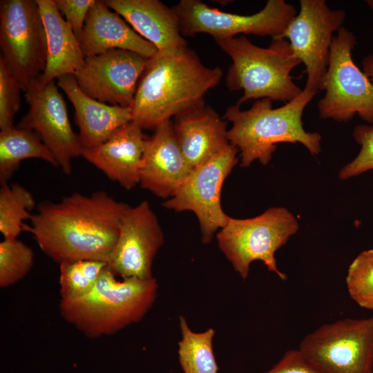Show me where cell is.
Returning a JSON list of instances; mask_svg holds the SVG:
<instances>
[{"instance_id":"obj_1","label":"cell","mask_w":373,"mask_h":373,"mask_svg":"<svg viewBox=\"0 0 373 373\" xmlns=\"http://www.w3.org/2000/svg\"><path fill=\"white\" fill-rule=\"evenodd\" d=\"M128 207L104 191L88 195L75 192L59 202H41L23 230L59 265L80 260L106 262Z\"/></svg>"},{"instance_id":"obj_2","label":"cell","mask_w":373,"mask_h":373,"mask_svg":"<svg viewBox=\"0 0 373 373\" xmlns=\"http://www.w3.org/2000/svg\"><path fill=\"white\" fill-rule=\"evenodd\" d=\"M223 75L207 67L188 46L157 50L149 57L140 78L131 107L132 122L142 129L204 103V96Z\"/></svg>"},{"instance_id":"obj_3","label":"cell","mask_w":373,"mask_h":373,"mask_svg":"<svg viewBox=\"0 0 373 373\" xmlns=\"http://www.w3.org/2000/svg\"><path fill=\"white\" fill-rule=\"evenodd\" d=\"M316 93L303 89L292 101L273 108L268 98L256 100L247 111L229 106L224 119L231 122L228 140L240 152V166L248 167L255 160L262 165L270 162L278 143H300L312 155L321 151V135L307 132L302 117Z\"/></svg>"},{"instance_id":"obj_4","label":"cell","mask_w":373,"mask_h":373,"mask_svg":"<svg viewBox=\"0 0 373 373\" xmlns=\"http://www.w3.org/2000/svg\"><path fill=\"white\" fill-rule=\"evenodd\" d=\"M158 285L155 278H122L106 266L94 288L84 296L61 299V315L90 338L113 334L140 321L153 305Z\"/></svg>"},{"instance_id":"obj_5","label":"cell","mask_w":373,"mask_h":373,"mask_svg":"<svg viewBox=\"0 0 373 373\" xmlns=\"http://www.w3.org/2000/svg\"><path fill=\"white\" fill-rule=\"evenodd\" d=\"M215 41L232 61L226 76L227 87L230 91H243L238 106L264 98L286 104L302 93L291 76L301 61L287 39L272 38L266 48L254 44L244 35Z\"/></svg>"},{"instance_id":"obj_6","label":"cell","mask_w":373,"mask_h":373,"mask_svg":"<svg viewBox=\"0 0 373 373\" xmlns=\"http://www.w3.org/2000/svg\"><path fill=\"white\" fill-rule=\"evenodd\" d=\"M298 229L294 215L283 207H271L251 218L229 217L217 233L220 249L244 279L249 276L250 265L262 261L269 271L286 280L275 258L276 251L287 243Z\"/></svg>"},{"instance_id":"obj_7","label":"cell","mask_w":373,"mask_h":373,"mask_svg":"<svg viewBox=\"0 0 373 373\" xmlns=\"http://www.w3.org/2000/svg\"><path fill=\"white\" fill-rule=\"evenodd\" d=\"M356 45L355 35L345 27L334 37L323 83L325 95L317 104L322 119L347 122L358 115L373 124V84L353 60Z\"/></svg>"},{"instance_id":"obj_8","label":"cell","mask_w":373,"mask_h":373,"mask_svg":"<svg viewBox=\"0 0 373 373\" xmlns=\"http://www.w3.org/2000/svg\"><path fill=\"white\" fill-rule=\"evenodd\" d=\"M298 350L323 373H373V316L322 325L303 338Z\"/></svg>"},{"instance_id":"obj_9","label":"cell","mask_w":373,"mask_h":373,"mask_svg":"<svg viewBox=\"0 0 373 373\" xmlns=\"http://www.w3.org/2000/svg\"><path fill=\"white\" fill-rule=\"evenodd\" d=\"M172 8L184 37L206 33L214 40L240 35L280 37L296 15L295 7L284 0H269L261 10L250 15L222 12L200 0H181Z\"/></svg>"},{"instance_id":"obj_10","label":"cell","mask_w":373,"mask_h":373,"mask_svg":"<svg viewBox=\"0 0 373 373\" xmlns=\"http://www.w3.org/2000/svg\"><path fill=\"white\" fill-rule=\"evenodd\" d=\"M0 48L25 92L46 64V35L36 0L0 1Z\"/></svg>"},{"instance_id":"obj_11","label":"cell","mask_w":373,"mask_h":373,"mask_svg":"<svg viewBox=\"0 0 373 373\" xmlns=\"http://www.w3.org/2000/svg\"><path fill=\"white\" fill-rule=\"evenodd\" d=\"M346 13L331 9L324 0H300V11L280 37L287 39L292 51L306 68V90H322L328 68L334 34L343 26Z\"/></svg>"},{"instance_id":"obj_12","label":"cell","mask_w":373,"mask_h":373,"mask_svg":"<svg viewBox=\"0 0 373 373\" xmlns=\"http://www.w3.org/2000/svg\"><path fill=\"white\" fill-rule=\"evenodd\" d=\"M238 149L231 144L194 168L175 193L163 207L178 212L191 211L196 216L203 243L227 224L229 216L222 209L221 191L225 179L237 164Z\"/></svg>"},{"instance_id":"obj_13","label":"cell","mask_w":373,"mask_h":373,"mask_svg":"<svg viewBox=\"0 0 373 373\" xmlns=\"http://www.w3.org/2000/svg\"><path fill=\"white\" fill-rule=\"evenodd\" d=\"M29 109L17 127L34 131L55 156L66 175L72 172V160L82 156L84 147L71 126L66 102L52 81L42 84L33 79L25 91Z\"/></svg>"},{"instance_id":"obj_14","label":"cell","mask_w":373,"mask_h":373,"mask_svg":"<svg viewBox=\"0 0 373 373\" xmlns=\"http://www.w3.org/2000/svg\"><path fill=\"white\" fill-rule=\"evenodd\" d=\"M149 58L131 50L111 49L85 57L84 64L73 76L79 88L91 98L131 108Z\"/></svg>"},{"instance_id":"obj_15","label":"cell","mask_w":373,"mask_h":373,"mask_svg":"<svg viewBox=\"0 0 373 373\" xmlns=\"http://www.w3.org/2000/svg\"><path fill=\"white\" fill-rule=\"evenodd\" d=\"M163 243L158 220L148 201H142L122 216L107 266L122 278H151L153 262Z\"/></svg>"},{"instance_id":"obj_16","label":"cell","mask_w":373,"mask_h":373,"mask_svg":"<svg viewBox=\"0 0 373 373\" xmlns=\"http://www.w3.org/2000/svg\"><path fill=\"white\" fill-rule=\"evenodd\" d=\"M145 142L140 184L160 198H171L193 169L178 143L171 119L160 123Z\"/></svg>"},{"instance_id":"obj_17","label":"cell","mask_w":373,"mask_h":373,"mask_svg":"<svg viewBox=\"0 0 373 373\" xmlns=\"http://www.w3.org/2000/svg\"><path fill=\"white\" fill-rule=\"evenodd\" d=\"M133 122L118 128L107 140L82 156L111 180L131 190L140 183V172L146 137Z\"/></svg>"},{"instance_id":"obj_18","label":"cell","mask_w":373,"mask_h":373,"mask_svg":"<svg viewBox=\"0 0 373 373\" xmlns=\"http://www.w3.org/2000/svg\"><path fill=\"white\" fill-rule=\"evenodd\" d=\"M173 119V127L178 143L193 169L230 145L227 120L205 103Z\"/></svg>"},{"instance_id":"obj_19","label":"cell","mask_w":373,"mask_h":373,"mask_svg":"<svg viewBox=\"0 0 373 373\" xmlns=\"http://www.w3.org/2000/svg\"><path fill=\"white\" fill-rule=\"evenodd\" d=\"M78 40L85 57L123 49L151 57L158 50L102 0H95L90 8Z\"/></svg>"},{"instance_id":"obj_20","label":"cell","mask_w":373,"mask_h":373,"mask_svg":"<svg viewBox=\"0 0 373 373\" xmlns=\"http://www.w3.org/2000/svg\"><path fill=\"white\" fill-rule=\"evenodd\" d=\"M57 86L74 107L78 135L84 149L99 145L132 121L131 108L109 105L91 98L79 88L73 75L59 77Z\"/></svg>"},{"instance_id":"obj_21","label":"cell","mask_w":373,"mask_h":373,"mask_svg":"<svg viewBox=\"0 0 373 373\" xmlns=\"http://www.w3.org/2000/svg\"><path fill=\"white\" fill-rule=\"evenodd\" d=\"M143 38L158 50L188 46L173 10L159 0H105Z\"/></svg>"},{"instance_id":"obj_22","label":"cell","mask_w":373,"mask_h":373,"mask_svg":"<svg viewBox=\"0 0 373 373\" xmlns=\"http://www.w3.org/2000/svg\"><path fill=\"white\" fill-rule=\"evenodd\" d=\"M36 1L47 41L46 67L38 79L46 84L63 75H74L84 64L85 56L78 39L57 8L54 0Z\"/></svg>"},{"instance_id":"obj_23","label":"cell","mask_w":373,"mask_h":373,"mask_svg":"<svg viewBox=\"0 0 373 373\" xmlns=\"http://www.w3.org/2000/svg\"><path fill=\"white\" fill-rule=\"evenodd\" d=\"M43 160L53 166L58 163L48 148L32 131L12 126L0 131V182H8L21 161Z\"/></svg>"},{"instance_id":"obj_24","label":"cell","mask_w":373,"mask_h":373,"mask_svg":"<svg viewBox=\"0 0 373 373\" xmlns=\"http://www.w3.org/2000/svg\"><path fill=\"white\" fill-rule=\"evenodd\" d=\"M182 339L178 342L179 361L184 373H218V367L213 350L215 330L194 332L180 316Z\"/></svg>"},{"instance_id":"obj_25","label":"cell","mask_w":373,"mask_h":373,"mask_svg":"<svg viewBox=\"0 0 373 373\" xmlns=\"http://www.w3.org/2000/svg\"><path fill=\"white\" fill-rule=\"evenodd\" d=\"M35 204L32 194L19 184H1L0 232L3 239L17 238Z\"/></svg>"},{"instance_id":"obj_26","label":"cell","mask_w":373,"mask_h":373,"mask_svg":"<svg viewBox=\"0 0 373 373\" xmlns=\"http://www.w3.org/2000/svg\"><path fill=\"white\" fill-rule=\"evenodd\" d=\"M107 263L95 260H80L59 265L61 299L85 296L95 286Z\"/></svg>"},{"instance_id":"obj_27","label":"cell","mask_w":373,"mask_h":373,"mask_svg":"<svg viewBox=\"0 0 373 373\" xmlns=\"http://www.w3.org/2000/svg\"><path fill=\"white\" fill-rule=\"evenodd\" d=\"M34 261L32 249L17 238L0 242V287H10L30 271Z\"/></svg>"},{"instance_id":"obj_28","label":"cell","mask_w":373,"mask_h":373,"mask_svg":"<svg viewBox=\"0 0 373 373\" xmlns=\"http://www.w3.org/2000/svg\"><path fill=\"white\" fill-rule=\"evenodd\" d=\"M346 285L352 299L373 309V249L361 252L349 266Z\"/></svg>"},{"instance_id":"obj_29","label":"cell","mask_w":373,"mask_h":373,"mask_svg":"<svg viewBox=\"0 0 373 373\" xmlns=\"http://www.w3.org/2000/svg\"><path fill=\"white\" fill-rule=\"evenodd\" d=\"M22 90L17 77L0 55V128L14 126L13 119L21 107Z\"/></svg>"},{"instance_id":"obj_30","label":"cell","mask_w":373,"mask_h":373,"mask_svg":"<svg viewBox=\"0 0 373 373\" xmlns=\"http://www.w3.org/2000/svg\"><path fill=\"white\" fill-rule=\"evenodd\" d=\"M352 135L361 150L352 162L341 169L338 177L342 180L373 169V125H356Z\"/></svg>"},{"instance_id":"obj_31","label":"cell","mask_w":373,"mask_h":373,"mask_svg":"<svg viewBox=\"0 0 373 373\" xmlns=\"http://www.w3.org/2000/svg\"><path fill=\"white\" fill-rule=\"evenodd\" d=\"M55 6L71 26L76 37L82 35L88 12L95 0H54Z\"/></svg>"},{"instance_id":"obj_32","label":"cell","mask_w":373,"mask_h":373,"mask_svg":"<svg viewBox=\"0 0 373 373\" xmlns=\"http://www.w3.org/2000/svg\"><path fill=\"white\" fill-rule=\"evenodd\" d=\"M264 373H323L312 365L300 350H289L270 370Z\"/></svg>"},{"instance_id":"obj_33","label":"cell","mask_w":373,"mask_h":373,"mask_svg":"<svg viewBox=\"0 0 373 373\" xmlns=\"http://www.w3.org/2000/svg\"><path fill=\"white\" fill-rule=\"evenodd\" d=\"M362 70L373 84V54H370L363 59Z\"/></svg>"},{"instance_id":"obj_34","label":"cell","mask_w":373,"mask_h":373,"mask_svg":"<svg viewBox=\"0 0 373 373\" xmlns=\"http://www.w3.org/2000/svg\"><path fill=\"white\" fill-rule=\"evenodd\" d=\"M365 2L368 7L373 11V0H367Z\"/></svg>"}]
</instances>
